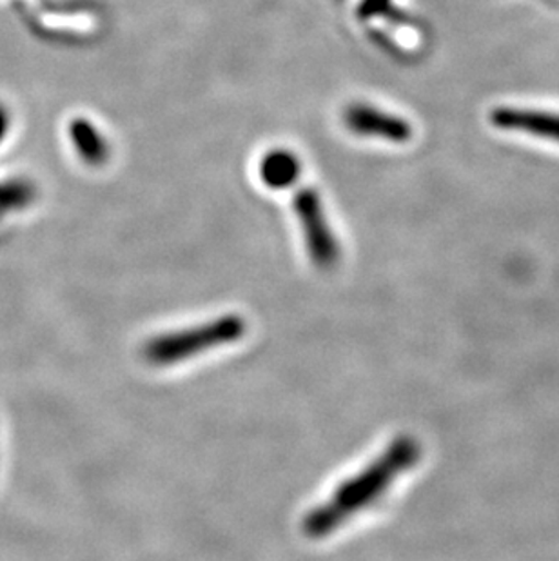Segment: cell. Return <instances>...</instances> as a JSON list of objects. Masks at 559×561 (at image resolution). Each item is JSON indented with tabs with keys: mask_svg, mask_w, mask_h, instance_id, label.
I'll list each match as a JSON object with an SVG mask.
<instances>
[{
	"mask_svg": "<svg viewBox=\"0 0 559 561\" xmlns=\"http://www.w3.org/2000/svg\"><path fill=\"white\" fill-rule=\"evenodd\" d=\"M343 124L358 137L384 138L395 144L407 142L412 137V127L407 121L364 102L345 107Z\"/></svg>",
	"mask_w": 559,
	"mask_h": 561,
	"instance_id": "obj_4",
	"label": "cell"
},
{
	"mask_svg": "<svg viewBox=\"0 0 559 561\" xmlns=\"http://www.w3.org/2000/svg\"><path fill=\"white\" fill-rule=\"evenodd\" d=\"M389 4H391L389 0H364V2L360 4V16H362V19H369V16L386 13Z\"/></svg>",
	"mask_w": 559,
	"mask_h": 561,
	"instance_id": "obj_8",
	"label": "cell"
},
{
	"mask_svg": "<svg viewBox=\"0 0 559 561\" xmlns=\"http://www.w3.org/2000/svg\"><path fill=\"white\" fill-rule=\"evenodd\" d=\"M293 207L300 222L306 250L312 264L320 270L334 267L342 256V250L329 224L322 196L318 195V191L306 187L296 193Z\"/></svg>",
	"mask_w": 559,
	"mask_h": 561,
	"instance_id": "obj_3",
	"label": "cell"
},
{
	"mask_svg": "<svg viewBox=\"0 0 559 561\" xmlns=\"http://www.w3.org/2000/svg\"><path fill=\"white\" fill-rule=\"evenodd\" d=\"M259 175L260 181L264 182L265 187H270V190H289L300 181V159L289 149H271L260 160Z\"/></svg>",
	"mask_w": 559,
	"mask_h": 561,
	"instance_id": "obj_6",
	"label": "cell"
},
{
	"mask_svg": "<svg viewBox=\"0 0 559 561\" xmlns=\"http://www.w3.org/2000/svg\"><path fill=\"white\" fill-rule=\"evenodd\" d=\"M248 333V322L240 314H224L193 328L157 334L142 345L144 360L149 366L169 367L195 358L202 353L218 350L223 345L242 340Z\"/></svg>",
	"mask_w": 559,
	"mask_h": 561,
	"instance_id": "obj_2",
	"label": "cell"
},
{
	"mask_svg": "<svg viewBox=\"0 0 559 561\" xmlns=\"http://www.w3.org/2000/svg\"><path fill=\"white\" fill-rule=\"evenodd\" d=\"M420 455L422 450L417 439L409 436L395 439L384 455L340 483L326 502L312 507L301 519V533L309 538H326L340 529L384 496L401 472L417 466Z\"/></svg>",
	"mask_w": 559,
	"mask_h": 561,
	"instance_id": "obj_1",
	"label": "cell"
},
{
	"mask_svg": "<svg viewBox=\"0 0 559 561\" xmlns=\"http://www.w3.org/2000/svg\"><path fill=\"white\" fill-rule=\"evenodd\" d=\"M491 123L502 131L527 133L533 137L547 138L559 144V113L497 107L492 110Z\"/></svg>",
	"mask_w": 559,
	"mask_h": 561,
	"instance_id": "obj_5",
	"label": "cell"
},
{
	"mask_svg": "<svg viewBox=\"0 0 559 561\" xmlns=\"http://www.w3.org/2000/svg\"><path fill=\"white\" fill-rule=\"evenodd\" d=\"M8 127H10V118H8L4 107H0V140L5 137Z\"/></svg>",
	"mask_w": 559,
	"mask_h": 561,
	"instance_id": "obj_9",
	"label": "cell"
},
{
	"mask_svg": "<svg viewBox=\"0 0 559 561\" xmlns=\"http://www.w3.org/2000/svg\"><path fill=\"white\" fill-rule=\"evenodd\" d=\"M68 131L73 148L77 149V153L85 164L93 165V168L106 164L112 154V148H110L107 138L99 131L95 124L88 118H73L69 123Z\"/></svg>",
	"mask_w": 559,
	"mask_h": 561,
	"instance_id": "obj_7",
	"label": "cell"
}]
</instances>
